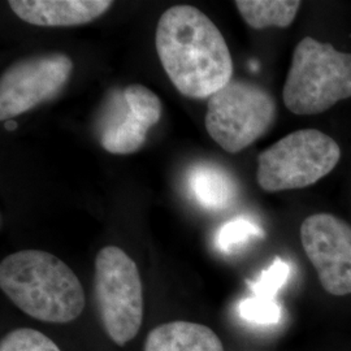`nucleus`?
<instances>
[{
    "instance_id": "15",
    "label": "nucleus",
    "mask_w": 351,
    "mask_h": 351,
    "mask_svg": "<svg viewBox=\"0 0 351 351\" xmlns=\"http://www.w3.org/2000/svg\"><path fill=\"white\" fill-rule=\"evenodd\" d=\"M290 276V265L281 258H276L274 263L264 269L254 281H249V287L254 293V297L276 300L277 293L282 288Z\"/></svg>"
},
{
    "instance_id": "13",
    "label": "nucleus",
    "mask_w": 351,
    "mask_h": 351,
    "mask_svg": "<svg viewBox=\"0 0 351 351\" xmlns=\"http://www.w3.org/2000/svg\"><path fill=\"white\" fill-rule=\"evenodd\" d=\"M297 0H237L234 3L247 25L256 30L288 27L301 8Z\"/></svg>"
},
{
    "instance_id": "6",
    "label": "nucleus",
    "mask_w": 351,
    "mask_h": 351,
    "mask_svg": "<svg viewBox=\"0 0 351 351\" xmlns=\"http://www.w3.org/2000/svg\"><path fill=\"white\" fill-rule=\"evenodd\" d=\"M95 301L108 337L124 346L138 335L143 319V290L138 267L117 246L103 247L95 258Z\"/></svg>"
},
{
    "instance_id": "7",
    "label": "nucleus",
    "mask_w": 351,
    "mask_h": 351,
    "mask_svg": "<svg viewBox=\"0 0 351 351\" xmlns=\"http://www.w3.org/2000/svg\"><path fill=\"white\" fill-rule=\"evenodd\" d=\"M162 101L143 85L114 88L106 99L98 123L101 147L113 155H129L146 142L149 130L160 121Z\"/></svg>"
},
{
    "instance_id": "10",
    "label": "nucleus",
    "mask_w": 351,
    "mask_h": 351,
    "mask_svg": "<svg viewBox=\"0 0 351 351\" xmlns=\"http://www.w3.org/2000/svg\"><path fill=\"white\" fill-rule=\"evenodd\" d=\"M13 13L30 25L64 27L88 24L113 5L110 0H10Z\"/></svg>"
},
{
    "instance_id": "12",
    "label": "nucleus",
    "mask_w": 351,
    "mask_h": 351,
    "mask_svg": "<svg viewBox=\"0 0 351 351\" xmlns=\"http://www.w3.org/2000/svg\"><path fill=\"white\" fill-rule=\"evenodd\" d=\"M189 185L194 199L211 211L229 208L239 194L234 178L216 164L202 163L193 167Z\"/></svg>"
},
{
    "instance_id": "17",
    "label": "nucleus",
    "mask_w": 351,
    "mask_h": 351,
    "mask_svg": "<svg viewBox=\"0 0 351 351\" xmlns=\"http://www.w3.org/2000/svg\"><path fill=\"white\" fill-rule=\"evenodd\" d=\"M281 306L276 300L250 297L239 302V315L246 322L259 326L277 324L281 319Z\"/></svg>"
},
{
    "instance_id": "5",
    "label": "nucleus",
    "mask_w": 351,
    "mask_h": 351,
    "mask_svg": "<svg viewBox=\"0 0 351 351\" xmlns=\"http://www.w3.org/2000/svg\"><path fill=\"white\" fill-rule=\"evenodd\" d=\"M276 116V101L265 88L232 78L208 99L204 125L221 149L236 154L262 138Z\"/></svg>"
},
{
    "instance_id": "3",
    "label": "nucleus",
    "mask_w": 351,
    "mask_h": 351,
    "mask_svg": "<svg viewBox=\"0 0 351 351\" xmlns=\"http://www.w3.org/2000/svg\"><path fill=\"white\" fill-rule=\"evenodd\" d=\"M351 97V53L306 37L295 46L282 99L294 114H317Z\"/></svg>"
},
{
    "instance_id": "11",
    "label": "nucleus",
    "mask_w": 351,
    "mask_h": 351,
    "mask_svg": "<svg viewBox=\"0 0 351 351\" xmlns=\"http://www.w3.org/2000/svg\"><path fill=\"white\" fill-rule=\"evenodd\" d=\"M143 351H224V346L211 328L178 320L154 328Z\"/></svg>"
},
{
    "instance_id": "18",
    "label": "nucleus",
    "mask_w": 351,
    "mask_h": 351,
    "mask_svg": "<svg viewBox=\"0 0 351 351\" xmlns=\"http://www.w3.org/2000/svg\"><path fill=\"white\" fill-rule=\"evenodd\" d=\"M16 128H17V123L16 121H13V120L5 121V129L7 130H16Z\"/></svg>"
},
{
    "instance_id": "1",
    "label": "nucleus",
    "mask_w": 351,
    "mask_h": 351,
    "mask_svg": "<svg viewBox=\"0 0 351 351\" xmlns=\"http://www.w3.org/2000/svg\"><path fill=\"white\" fill-rule=\"evenodd\" d=\"M155 46L171 82L188 98L210 99L233 78L221 32L193 5H175L160 16Z\"/></svg>"
},
{
    "instance_id": "14",
    "label": "nucleus",
    "mask_w": 351,
    "mask_h": 351,
    "mask_svg": "<svg viewBox=\"0 0 351 351\" xmlns=\"http://www.w3.org/2000/svg\"><path fill=\"white\" fill-rule=\"evenodd\" d=\"M264 237V230L246 217H237L221 226L215 239L216 247L226 254L242 249L249 241Z\"/></svg>"
},
{
    "instance_id": "4",
    "label": "nucleus",
    "mask_w": 351,
    "mask_h": 351,
    "mask_svg": "<svg viewBox=\"0 0 351 351\" xmlns=\"http://www.w3.org/2000/svg\"><path fill=\"white\" fill-rule=\"evenodd\" d=\"M339 159L337 142L326 133L295 130L261 152L256 181L268 193L307 188L329 175Z\"/></svg>"
},
{
    "instance_id": "9",
    "label": "nucleus",
    "mask_w": 351,
    "mask_h": 351,
    "mask_svg": "<svg viewBox=\"0 0 351 351\" xmlns=\"http://www.w3.org/2000/svg\"><path fill=\"white\" fill-rule=\"evenodd\" d=\"M301 242L326 293L351 294V226L332 213H315L301 226Z\"/></svg>"
},
{
    "instance_id": "16",
    "label": "nucleus",
    "mask_w": 351,
    "mask_h": 351,
    "mask_svg": "<svg viewBox=\"0 0 351 351\" xmlns=\"http://www.w3.org/2000/svg\"><path fill=\"white\" fill-rule=\"evenodd\" d=\"M0 351H62L47 336L32 328L11 330L0 343Z\"/></svg>"
},
{
    "instance_id": "2",
    "label": "nucleus",
    "mask_w": 351,
    "mask_h": 351,
    "mask_svg": "<svg viewBox=\"0 0 351 351\" xmlns=\"http://www.w3.org/2000/svg\"><path fill=\"white\" fill-rule=\"evenodd\" d=\"M0 288L23 313L45 323H71L86 304L84 287L71 267L46 251H19L4 258Z\"/></svg>"
},
{
    "instance_id": "8",
    "label": "nucleus",
    "mask_w": 351,
    "mask_h": 351,
    "mask_svg": "<svg viewBox=\"0 0 351 351\" xmlns=\"http://www.w3.org/2000/svg\"><path fill=\"white\" fill-rule=\"evenodd\" d=\"M72 72V59L60 52L12 64L0 78V120H12L52 99L68 84Z\"/></svg>"
}]
</instances>
